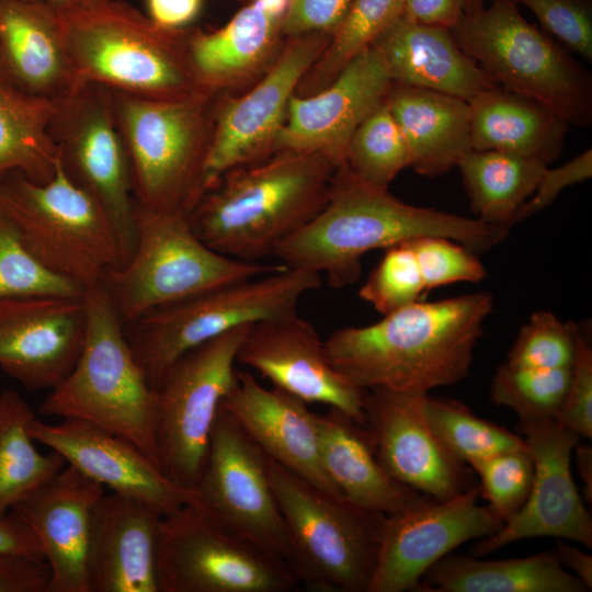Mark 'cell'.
<instances>
[{
    "instance_id": "1",
    "label": "cell",
    "mask_w": 592,
    "mask_h": 592,
    "mask_svg": "<svg viewBox=\"0 0 592 592\" xmlns=\"http://www.w3.org/2000/svg\"><path fill=\"white\" fill-rule=\"evenodd\" d=\"M492 309L487 292L419 300L373 325L334 331L325 349L331 365L358 388L428 395L467 377Z\"/></svg>"
},
{
    "instance_id": "2",
    "label": "cell",
    "mask_w": 592,
    "mask_h": 592,
    "mask_svg": "<svg viewBox=\"0 0 592 592\" xmlns=\"http://www.w3.org/2000/svg\"><path fill=\"white\" fill-rule=\"evenodd\" d=\"M510 227L407 204L387 190L338 169L325 206L273 251L287 269L323 272L332 288L356 283L362 258L375 249L424 236L455 240L474 253L502 243Z\"/></svg>"
},
{
    "instance_id": "3",
    "label": "cell",
    "mask_w": 592,
    "mask_h": 592,
    "mask_svg": "<svg viewBox=\"0 0 592 592\" xmlns=\"http://www.w3.org/2000/svg\"><path fill=\"white\" fill-rule=\"evenodd\" d=\"M337 170L318 155L275 153L225 173L191 209L189 223L216 252L258 262L321 210Z\"/></svg>"
},
{
    "instance_id": "4",
    "label": "cell",
    "mask_w": 592,
    "mask_h": 592,
    "mask_svg": "<svg viewBox=\"0 0 592 592\" xmlns=\"http://www.w3.org/2000/svg\"><path fill=\"white\" fill-rule=\"evenodd\" d=\"M76 83L171 98L201 90L187 56V29L169 31L124 0L57 8Z\"/></svg>"
},
{
    "instance_id": "5",
    "label": "cell",
    "mask_w": 592,
    "mask_h": 592,
    "mask_svg": "<svg viewBox=\"0 0 592 592\" xmlns=\"http://www.w3.org/2000/svg\"><path fill=\"white\" fill-rule=\"evenodd\" d=\"M87 328L77 362L38 407L45 417L80 419L123 436L156 464V391L126 340L101 283L83 293ZM158 466V465H157Z\"/></svg>"
},
{
    "instance_id": "6",
    "label": "cell",
    "mask_w": 592,
    "mask_h": 592,
    "mask_svg": "<svg viewBox=\"0 0 592 592\" xmlns=\"http://www.w3.org/2000/svg\"><path fill=\"white\" fill-rule=\"evenodd\" d=\"M283 269L216 252L194 234L183 212L135 205L133 252L100 283L125 326L159 307Z\"/></svg>"
},
{
    "instance_id": "7",
    "label": "cell",
    "mask_w": 592,
    "mask_h": 592,
    "mask_svg": "<svg viewBox=\"0 0 592 592\" xmlns=\"http://www.w3.org/2000/svg\"><path fill=\"white\" fill-rule=\"evenodd\" d=\"M112 92L116 126L128 157L136 206L189 215L210 140L213 93L148 98Z\"/></svg>"
},
{
    "instance_id": "8",
    "label": "cell",
    "mask_w": 592,
    "mask_h": 592,
    "mask_svg": "<svg viewBox=\"0 0 592 592\" xmlns=\"http://www.w3.org/2000/svg\"><path fill=\"white\" fill-rule=\"evenodd\" d=\"M269 471L287 534L285 563L296 581L367 592L386 515L325 492L272 459Z\"/></svg>"
},
{
    "instance_id": "9",
    "label": "cell",
    "mask_w": 592,
    "mask_h": 592,
    "mask_svg": "<svg viewBox=\"0 0 592 592\" xmlns=\"http://www.w3.org/2000/svg\"><path fill=\"white\" fill-rule=\"evenodd\" d=\"M320 285V274L285 267L153 309L125 325V337L155 390L186 352L239 326L295 312Z\"/></svg>"
},
{
    "instance_id": "10",
    "label": "cell",
    "mask_w": 592,
    "mask_h": 592,
    "mask_svg": "<svg viewBox=\"0 0 592 592\" xmlns=\"http://www.w3.org/2000/svg\"><path fill=\"white\" fill-rule=\"evenodd\" d=\"M460 48L503 89L532 99L569 125L592 124V77L513 0H492L451 30Z\"/></svg>"
},
{
    "instance_id": "11",
    "label": "cell",
    "mask_w": 592,
    "mask_h": 592,
    "mask_svg": "<svg viewBox=\"0 0 592 592\" xmlns=\"http://www.w3.org/2000/svg\"><path fill=\"white\" fill-rule=\"evenodd\" d=\"M0 205L29 252L49 272L82 291L123 263L107 215L67 177L59 161L54 177L45 183L18 171L1 174Z\"/></svg>"
},
{
    "instance_id": "12",
    "label": "cell",
    "mask_w": 592,
    "mask_h": 592,
    "mask_svg": "<svg viewBox=\"0 0 592 592\" xmlns=\"http://www.w3.org/2000/svg\"><path fill=\"white\" fill-rule=\"evenodd\" d=\"M251 325L183 354L155 389L156 460L178 486L193 490L201 477L220 403L236 383L237 352Z\"/></svg>"
},
{
    "instance_id": "13",
    "label": "cell",
    "mask_w": 592,
    "mask_h": 592,
    "mask_svg": "<svg viewBox=\"0 0 592 592\" xmlns=\"http://www.w3.org/2000/svg\"><path fill=\"white\" fill-rule=\"evenodd\" d=\"M156 570L158 592H289L298 583L285 562L193 503L162 515Z\"/></svg>"
},
{
    "instance_id": "14",
    "label": "cell",
    "mask_w": 592,
    "mask_h": 592,
    "mask_svg": "<svg viewBox=\"0 0 592 592\" xmlns=\"http://www.w3.org/2000/svg\"><path fill=\"white\" fill-rule=\"evenodd\" d=\"M49 134L62 171L99 203L111 220L125 263L135 242V202L111 90L92 82L77 83L55 101Z\"/></svg>"
},
{
    "instance_id": "15",
    "label": "cell",
    "mask_w": 592,
    "mask_h": 592,
    "mask_svg": "<svg viewBox=\"0 0 592 592\" xmlns=\"http://www.w3.org/2000/svg\"><path fill=\"white\" fill-rule=\"evenodd\" d=\"M269 469L270 458L220 403L191 503L221 528L285 562L287 534Z\"/></svg>"
},
{
    "instance_id": "16",
    "label": "cell",
    "mask_w": 592,
    "mask_h": 592,
    "mask_svg": "<svg viewBox=\"0 0 592 592\" xmlns=\"http://www.w3.org/2000/svg\"><path fill=\"white\" fill-rule=\"evenodd\" d=\"M329 41L330 36L321 33L289 38L266 73L249 92L228 100L214 111L198 200L225 173L266 160L273 153L289 100Z\"/></svg>"
},
{
    "instance_id": "17",
    "label": "cell",
    "mask_w": 592,
    "mask_h": 592,
    "mask_svg": "<svg viewBox=\"0 0 592 592\" xmlns=\"http://www.w3.org/2000/svg\"><path fill=\"white\" fill-rule=\"evenodd\" d=\"M517 430L534 464L530 494L496 533L473 547L483 556L513 542L558 537L592 548V519L574 483L570 463L580 436L556 419L519 421Z\"/></svg>"
},
{
    "instance_id": "18",
    "label": "cell",
    "mask_w": 592,
    "mask_h": 592,
    "mask_svg": "<svg viewBox=\"0 0 592 592\" xmlns=\"http://www.w3.org/2000/svg\"><path fill=\"white\" fill-rule=\"evenodd\" d=\"M479 486L444 501L386 515L367 592L417 591L423 574L460 544L489 536L504 521L478 503Z\"/></svg>"
},
{
    "instance_id": "19",
    "label": "cell",
    "mask_w": 592,
    "mask_h": 592,
    "mask_svg": "<svg viewBox=\"0 0 592 592\" xmlns=\"http://www.w3.org/2000/svg\"><path fill=\"white\" fill-rule=\"evenodd\" d=\"M392 79L374 46L354 56L321 90L291 98L273 153L318 155L345 168L349 143L358 125L384 103Z\"/></svg>"
},
{
    "instance_id": "20",
    "label": "cell",
    "mask_w": 592,
    "mask_h": 592,
    "mask_svg": "<svg viewBox=\"0 0 592 592\" xmlns=\"http://www.w3.org/2000/svg\"><path fill=\"white\" fill-rule=\"evenodd\" d=\"M424 395L367 389L365 425L377 457L397 481L436 501H444L477 486L474 471L456 459L425 421Z\"/></svg>"
},
{
    "instance_id": "21",
    "label": "cell",
    "mask_w": 592,
    "mask_h": 592,
    "mask_svg": "<svg viewBox=\"0 0 592 592\" xmlns=\"http://www.w3.org/2000/svg\"><path fill=\"white\" fill-rule=\"evenodd\" d=\"M86 328L83 295L0 299V368L29 390H50L73 368Z\"/></svg>"
},
{
    "instance_id": "22",
    "label": "cell",
    "mask_w": 592,
    "mask_h": 592,
    "mask_svg": "<svg viewBox=\"0 0 592 592\" xmlns=\"http://www.w3.org/2000/svg\"><path fill=\"white\" fill-rule=\"evenodd\" d=\"M237 362L257 371L277 389L307 403L339 409L365 424L366 390L331 365L325 341L297 311L251 325L239 345Z\"/></svg>"
},
{
    "instance_id": "23",
    "label": "cell",
    "mask_w": 592,
    "mask_h": 592,
    "mask_svg": "<svg viewBox=\"0 0 592 592\" xmlns=\"http://www.w3.org/2000/svg\"><path fill=\"white\" fill-rule=\"evenodd\" d=\"M30 434L58 453L66 465L111 492L149 504L162 515L195 499L193 490L171 481L133 442L91 422L64 418L52 424L35 418Z\"/></svg>"
},
{
    "instance_id": "24",
    "label": "cell",
    "mask_w": 592,
    "mask_h": 592,
    "mask_svg": "<svg viewBox=\"0 0 592 592\" xmlns=\"http://www.w3.org/2000/svg\"><path fill=\"white\" fill-rule=\"evenodd\" d=\"M161 517L149 504L115 492L96 501L86 554L89 592H158Z\"/></svg>"
},
{
    "instance_id": "25",
    "label": "cell",
    "mask_w": 592,
    "mask_h": 592,
    "mask_svg": "<svg viewBox=\"0 0 592 592\" xmlns=\"http://www.w3.org/2000/svg\"><path fill=\"white\" fill-rule=\"evenodd\" d=\"M105 488L66 465L13 508L37 537L50 571L49 592H89L86 554L91 512Z\"/></svg>"
},
{
    "instance_id": "26",
    "label": "cell",
    "mask_w": 592,
    "mask_h": 592,
    "mask_svg": "<svg viewBox=\"0 0 592 592\" xmlns=\"http://www.w3.org/2000/svg\"><path fill=\"white\" fill-rule=\"evenodd\" d=\"M266 456L325 492H341L326 475L319 453L318 413L304 400L237 371L236 383L221 401Z\"/></svg>"
},
{
    "instance_id": "27",
    "label": "cell",
    "mask_w": 592,
    "mask_h": 592,
    "mask_svg": "<svg viewBox=\"0 0 592 592\" xmlns=\"http://www.w3.org/2000/svg\"><path fill=\"white\" fill-rule=\"evenodd\" d=\"M371 46L395 83L433 90L466 101L498 87L457 44L449 29L399 18Z\"/></svg>"
},
{
    "instance_id": "28",
    "label": "cell",
    "mask_w": 592,
    "mask_h": 592,
    "mask_svg": "<svg viewBox=\"0 0 592 592\" xmlns=\"http://www.w3.org/2000/svg\"><path fill=\"white\" fill-rule=\"evenodd\" d=\"M317 424L322 468L348 500L385 515L436 501L386 471L365 424L335 408L318 414Z\"/></svg>"
},
{
    "instance_id": "29",
    "label": "cell",
    "mask_w": 592,
    "mask_h": 592,
    "mask_svg": "<svg viewBox=\"0 0 592 592\" xmlns=\"http://www.w3.org/2000/svg\"><path fill=\"white\" fill-rule=\"evenodd\" d=\"M0 72L24 91L49 100L77 84L56 7L0 0Z\"/></svg>"
},
{
    "instance_id": "30",
    "label": "cell",
    "mask_w": 592,
    "mask_h": 592,
    "mask_svg": "<svg viewBox=\"0 0 592 592\" xmlns=\"http://www.w3.org/2000/svg\"><path fill=\"white\" fill-rule=\"evenodd\" d=\"M385 104L406 140L410 167L417 173L444 174L471 150L466 100L392 82Z\"/></svg>"
},
{
    "instance_id": "31",
    "label": "cell",
    "mask_w": 592,
    "mask_h": 592,
    "mask_svg": "<svg viewBox=\"0 0 592 592\" xmlns=\"http://www.w3.org/2000/svg\"><path fill=\"white\" fill-rule=\"evenodd\" d=\"M282 25L283 20L251 2L218 30H187L189 62L198 89L214 94L259 71L274 55Z\"/></svg>"
},
{
    "instance_id": "32",
    "label": "cell",
    "mask_w": 592,
    "mask_h": 592,
    "mask_svg": "<svg viewBox=\"0 0 592 592\" xmlns=\"http://www.w3.org/2000/svg\"><path fill=\"white\" fill-rule=\"evenodd\" d=\"M474 150H497L546 166L562 151L569 124L540 103L498 86L467 101Z\"/></svg>"
},
{
    "instance_id": "33",
    "label": "cell",
    "mask_w": 592,
    "mask_h": 592,
    "mask_svg": "<svg viewBox=\"0 0 592 592\" xmlns=\"http://www.w3.org/2000/svg\"><path fill=\"white\" fill-rule=\"evenodd\" d=\"M566 570L555 550L498 560L446 555L423 574L417 591L426 592H587Z\"/></svg>"
},
{
    "instance_id": "34",
    "label": "cell",
    "mask_w": 592,
    "mask_h": 592,
    "mask_svg": "<svg viewBox=\"0 0 592 592\" xmlns=\"http://www.w3.org/2000/svg\"><path fill=\"white\" fill-rule=\"evenodd\" d=\"M56 100L31 94L0 72V175L11 171L45 183L57 169L49 134Z\"/></svg>"
},
{
    "instance_id": "35",
    "label": "cell",
    "mask_w": 592,
    "mask_h": 592,
    "mask_svg": "<svg viewBox=\"0 0 592 592\" xmlns=\"http://www.w3.org/2000/svg\"><path fill=\"white\" fill-rule=\"evenodd\" d=\"M457 167L476 218L511 227L548 166L502 151L471 149Z\"/></svg>"
},
{
    "instance_id": "36",
    "label": "cell",
    "mask_w": 592,
    "mask_h": 592,
    "mask_svg": "<svg viewBox=\"0 0 592 592\" xmlns=\"http://www.w3.org/2000/svg\"><path fill=\"white\" fill-rule=\"evenodd\" d=\"M35 418L18 391L0 392V517L66 466L55 451L36 449L30 434Z\"/></svg>"
},
{
    "instance_id": "37",
    "label": "cell",
    "mask_w": 592,
    "mask_h": 592,
    "mask_svg": "<svg viewBox=\"0 0 592 592\" xmlns=\"http://www.w3.org/2000/svg\"><path fill=\"white\" fill-rule=\"evenodd\" d=\"M422 410L440 442L464 464L526 447L521 435L479 418L457 400L424 395Z\"/></svg>"
},
{
    "instance_id": "38",
    "label": "cell",
    "mask_w": 592,
    "mask_h": 592,
    "mask_svg": "<svg viewBox=\"0 0 592 592\" xmlns=\"http://www.w3.org/2000/svg\"><path fill=\"white\" fill-rule=\"evenodd\" d=\"M402 9L403 0H351L327 47L301 80L307 92L328 86L354 56L402 16Z\"/></svg>"
},
{
    "instance_id": "39",
    "label": "cell",
    "mask_w": 592,
    "mask_h": 592,
    "mask_svg": "<svg viewBox=\"0 0 592 592\" xmlns=\"http://www.w3.org/2000/svg\"><path fill=\"white\" fill-rule=\"evenodd\" d=\"M407 167L410 156L406 140L384 101L353 133L345 168L363 183L387 190Z\"/></svg>"
},
{
    "instance_id": "40",
    "label": "cell",
    "mask_w": 592,
    "mask_h": 592,
    "mask_svg": "<svg viewBox=\"0 0 592 592\" xmlns=\"http://www.w3.org/2000/svg\"><path fill=\"white\" fill-rule=\"evenodd\" d=\"M571 368L543 369L501 365L490 386L496 405L511 408L519 421L556 419L563 405Z\"/></svg>"
},
{
    "instance_id": "41",
    "label": "cell",
    "mask_w": 592,
    "mask_h": 592,
    "mask_svg": "<svg viewBox=\"0 0 592 592\" xmlns=\"http://www.w3.org/2000/svg\"><path fill=\"white\" fill-rule=\"evenodd\" d=\"M83 293L49 272L29 252L0 205V299L26 295L82 296Z\"/></svg>"
},
{
    "instance_id": "42",
    "label": "cell",
    "mask_w": 592,
    "mask_h": 592,
    "mask_svg": "<svg viewBox=\"0 0 592 592\" xmlns=\"http://www.w3.org/2000/svg\"><path fill=\"white\" fill-rule=\"evenodd\" d=\"M579 332L576 322H563L550 311H536L521 328L505 364L543 369L571 368Z\"/></svg>"
},
{
    "instance_id": "43",
    "label": "cell",
    "mask_w": 592,
    "mask_h": 592,
    "mask_svg": "<svg viewBox=\"0 0 592 592\" xmlns=\"http://www.w3.org/2000/svg\"><path fill=\"white\" fill-rule=\"evenodd\" d=\"M410 240L385 249V254L358 292L361 299L383 315L421 300L425 294Z\"/></svg>"
},
{
    "instance_id": "44",
    "label": "cell",
    "mask_w": 592,
    "mask_h": 592,
    "mask_svg": "<svg viewBox=\"0 0 592 592\" xmlns=\"http://www.w3.org/2000/svg\"><path fill=\"white\" fill-rule=\"evenodd\" d=\"M480 483V496L503 521L525 503L534 478V464L527 448L499 453L469 464Z\"/></svg>"
},
{
    "instance_id": "45",
    "label": "cell",
    "mask_w": 592,
    "mask_h": 592,
    "mask_svg": "<svg viewBox=\"0 0 592 592\" xmlns=\"http://www.w3.org/2000/svg\"><path fill=\"white\" fill-rule=\"evenodd\" d=\"M425 292L444 285L477 283L487 272L477 254L462 243L442 236H424L410 240Z\"/></svg>"
},
{
    "instance_id": "46",
    "label": "cell",
    "mask_w": 592,
    "mask_h": 592,
    "mask_svg": "<svg viewBox=\"0 0 592 592\" xmlns=\"http://www.w3.org/2000/svg\"><path fill=\"white\" fill-rule=\"evenodd\" d=\"M528 8L545 31L592 60V0H513Z\"/></svg>"
},
{
    "instance_id": "47",
    "label": "cell",
    "mask_w": 592,
    "mask_h": 592,
    "mask_svg": "<svg viewBox=\"0 0 592 592\" xmlns=\"http://www.w3.org/2000/svg\"><path fill=\"white\" fill-rule=\"evenodd\" d=\"M556 421L580 437H592V350L581 328L569 387Z\"/></svg>"
},
{
    "instance_id": "48",
    "label": "cell",
    "mask_w": 592,
    "mask_h": 592,
    "mask_svg": "<svg viewBox=\"0 0 592 592\" xmlns=\"http://www.w3.org/2000/svg\"><path fill=\"white\" fill-rule=\"evenodd\" d=\"M591 175V148L560 167L553 169L547 167L539 178L533 194L517 210L514 224L545 209L566 187L585 181L590 179Z\"/></svg>"
},
{
    "instance_id": "49",
    "label": "cell",
    "mask_w": 592,
    "mask_h": 592,
    "mask_svg": "<svg viewBox=\"0 0 592 592\" xmlns=\"http://www.w3.org/2000/svg\"><path fill=\"white\" fill-rule=\"evenodd\" d=\"M351 0H291L282 32L288 38L321 33L331 36Z\"/></svg>"
},
{
    "instance_id": "50",
    "label": "cell",
    "mask_w": 592,
    "mask_h": 592,
    "mask_svg": "<svg viewBox=\"0 0 592 592\" xmlns=\"http://www.w3.org/2000/svg\"><path fill=\"white\" fill-rule=\"evenodd\" d=\"M49 580L45 559L0 551V592H49Z\"/></svg>"
},
{
    "instance_id": "51",
    "label": "cell",
    "mask_w": 592,
    "mask_h": 592,
    "mask_svg": "<svg viewBox=\"0 0 592 592\" xmlns=\"http://www.w3.org/2000/svg\"><path fill=\"white\" fill-rule=\"evenodd\" d=\"M465 15L464 0H403L402 18L452 30Z\"/></svg>"
},
{
    "instance_id": "52",
    "label": "cell",
    "mask_w": 592,
    "mask_h": 592,
    "mask_svg": "<svg viewBox=\"0 0 592 592\" xmlns=\"http://www.w3.org/2000/svg\"><path fill=\"white\" fill-rule=\"evenodd\" d=\"M204 0H145L147 16L158 26L182 31L198 16Z\"/></svg>"
},
{
    "instance_id": "53",
    "label": "cell",
    "mask_w": 592,
    "mask_h": 592,
    "mask_svg": "<svg viewBox=\"0 0 592 592\" xmlns=\"http://www.w3.org/2000/svg\"><path fill=\"white\" fill-rule=\"evenodd\" d=\"M0 551L21 553L45 559L32 528L12 510L0 517Z\"/></svg>"
},
{
    "instance_id": "54",
    "label": "cell",
    "mask_w": 592,
    "mask_h": 592,
    "mask_svg": "<svg viewBox=\"0 0 592 592\" xmlns=\"http://www.w3.org/2000/svg\"><path fill=\"white\" fill-rule=\"evenodd\" d=\"M560 565L578 577L590 590L592 588V557L576 546L562 540L557 542L555 549Z\"/></svg>"
},
{
    "instance_id": "55",
    "label": "cell",
    "mask_w": 592,
    "mask_h": 592,
    "mask_svg": "<svg viewBox=\"0 0 592 592\" xmlns=\"http://www.w3.org/2000/svg\"><path fill=\"white\" fill-rule=\"evenodd\" d=\"M576 453L577 470L583 483V496L585 500L592 502V448L589 445L580 444L573 448Z\"/></svg>"
},
{
    "instance_id": "56",
    "label": "cell",
    "mask_w": 592,
    "mask_h": 592,
    "mask_svg": "<svg viewBox=\"0 0 592 592\" xmlns=\"http://www.w3.org/2000/svg\"><path fill=\"white\" fill-rule=\"evenodd\" d=\"M261 10H263L269 15L284 20L291 0H252Z\"/></svg>"
},
{
    "instance_id": "57",
    "label": "cell",
    "mask_w": 592,
    "mask_h": 592,
    "mask_svg": "<svg viewBox=\"0 0 592 592\" xmlns=\"http://www.w3.org/2000/svg\"><path fill=\"white\" fill-rule=\"evenodd\" d=\"M25 1L46 3L56 8H65V7L79 4L87 0H25Z\"/></svg>"
},
{
    "instance_id": "58",
    "label": "cell",
    "mask_w": 592,
    "mask_h": 592,
    "mask_svg": "<svg viewBox=\"0 0 592 592\" xmlns=\"http://www.w3.org/2000/svg\"><path fill=\"white\" fill-rule=\"evenodd\" d=\"M465 14H475L485 8V0H464Z\"/></svg>"
}]
</instances>
